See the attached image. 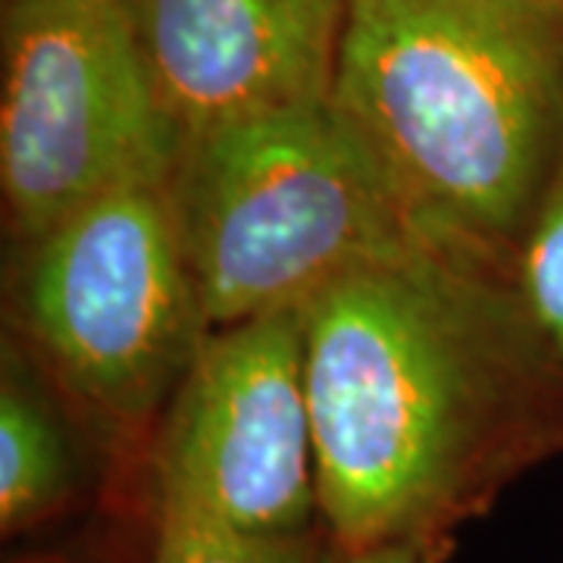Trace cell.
<instances>
[{
  "label": "cell",
  "mask_w": 563,
  "mask_h": 563,
  "mask_svg": "<svg viewBox=\"0 0 563 563\" xmlns=\"http://www.w3.org/2000/svg\"><path fill=\"white\" fill-rule=\"evenodd\" d=\"M320 523L342 554L454 536L563 454V379L507 269L444 244L303 303Z\"/></svg>",
  "instance_id": "6da1fadb"
},
{
  "label": "cell",
  "mask_w": 563,
  "mask_h": 563,
  "mask_svg": "<svg viewBox=\"0 0 563 563\" xmlns=\"http://www.w3.org/2000/svg\"><path fill=\"white\" fill-rule=\"evenodd\" d=\"M332 101L429 242L507 269L563 157V10L347 0Z\"/></svg>",
  "instance_id": "7a4b0ae2"
},
{
  "label": "cell",
  "mask_w": 563,
  "mask_h": 563,
  "mask_svg": "<svg viewBox=\"0 0 563 563\" xmlns=\"http://www.w3.org/2000/svg\"><path fill=\"white\" fill-rule=\"evenodd\" d=\"M166 201L210 332L435 244L332 98L185 139Z\"/></svg>",
  "instance_id": "3957f363"
},
{
  "label": "cell",
  "mask_w": 563,
  "mask_h": 563,
  "mask_svg": "<svg viewBox=\"0 0 563 563\" xmlns=\"http://www.w3.org/2000/svg\"><path fill=\"white\" fill-rule=\"evenodd\" d=\"M0 54V185L20 242L113 191L169 185L185 135L120 0H7Z\"/></svg>",
  "instance_id": "277c9868"
},
{
  "label": "cell",
  "mask_w": 563,
  "mask_h": 563,
  "mask_svg": "<svg viewBox=\"0 0 563 563\" xmlns=\"http://www.w3.org/2000/svg\"><path fill=\"white\" fill-rule=\"evenodd\" d=\"M20 322L57 383L120 429L151 420L210 329L166 188H122L29 244Z\"/></svg>",
  "instance_id": "5b68a950"
},
{
  "label": "cell",
  "mask_w": 563,
  "mask_h": 563,
  "mask_svg": "<svg viewBox=\"0 0 563 563\" xmlns=\"http://www.w3.org/2000/svg\"><path fill=\"white\" fill-rule=\"evenodd\" d=\"M157 507L285 539L322 529L303 307L207 335L154 451Z\"/></svg>",
  "instance_id": "8992f818"
},
{
  "label": "cell",
  "mask_w": 563,
  "mask_h": 563,
  "mask_svg": "<svg viewBox=\"0 0 563 563\" xmlns=\"http://www.w3.org/2000/svg\"><path fill=\"white\" fill-rule=\"evenodd\" d=\"M185 139L332 98L347 0H120Z\"/></svg>",
  "instance_id": "52a82bcc"
},
{
  "label": "cell",
  "mask_w": 563,
  "mask_h": 563,
  "mask_svg": "<svg viewBox=\"0 0 563 563\" xmlns=\"http://www.w3.org/2000/svg\"><path fill=\"white\" fill-rule=\"evenodd\" d=\"M76 498V463L54 407L38 391L20 344H3L0 373V529L20 536Z\"/></svg>",
  "instance_id": "ba28073f"
},
{
  "label": "cell",
  "mask_w": 563,
  "mask_h": 563,
  "mask_svg": "<svg viewBox=\"0 0 563 563\" xmlns=\"http://www.w3.org/2000/svg\"><path fill=\"white\" fill-rule=\"evenodd\" d=\"M507 285L532 342L563 379V157L510 257Z\"/></svg>",
  "instance_id": "9c48e42d"
},
{
  "label": "cell",
  "mask_w": 563,
  "mask_h": 563,
  "mask_svg": "<svg viewBox=\"0 0 563 563\" xmlns=\"http://www.w3.org/2000/svg\"><path fill=\"white\" fill-rule=\"evenodd\" d=\"M339 548L325 529L307 536L261 539L210 523L188 510L157 507V542L151 563H335Z\"/></svg>",
  "instance_id": "30bf717a"
},
{
  "label": "cell",
  "mask_w": 563,
  "mask_h": 563,
  "mask_svg": "<svg viewBox=\"0 0 563 563\" xmlns=\"http://www.w3.org/2000/svg\"><path fill=\"white\" fill-rule=\"evenodd\" d=\"M457 548L454 536H426V539H407V542H391L369 548L361 554H342L335 563H444Z\"/></svg>",
  "instance_id": "8fae6325"
},
{
  "label": "cell",
  "mask_w": 563,
  "mask_h": 563,
  "mask_svg": "<svg viewBox=\"0 0 563 563\" xmlns=\"http://www.w3.org/2000/svg\"><path fill=\"white\" fill-rule=\"evenodd\" d=\"M544 3H551V7H558V10H563V0H544Z\"/></svg>",
  "instance_id": "7c38bea8"
}]
</instances>
